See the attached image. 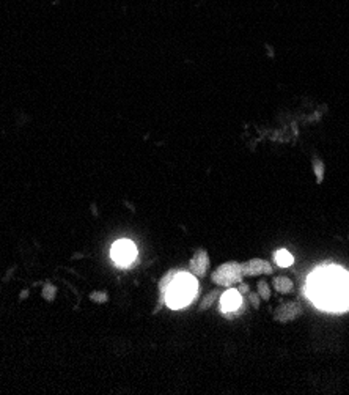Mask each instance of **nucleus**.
<instances>
[{"mask_svg": "<svg viewBox=\"0 0 349 395\" xmlns=\"http://www.w3.org/2000/svg\"><path fill=\"white\" fill-rule=\"evenodd\" d=\"M274 258H275V262L279 263L280 266H283V268L293 265V255H291L288 250H279V252H275L274 253Z\"/></svg>", "mask_w": 349, "mask_h": 395, "instance_id": "obj_10", "label": "nucleus"}, {"mask_svg": "<svg viewBox=\"0 0 349 395\" xmlns=\"http://www.w3.org/2000/svg\"><path fill=\"white\" fill-rule=\"evenodd\" d=\"M242 306V298L238 290H228L220 294V312L222 313H234Z\"/></svg>", "mask_w": 349, "mask_h": 395, "instance_id": "obj_7", "label": "nucleus"}, {"mask_svg": "<svg viewBox=\"0 0 349 395\" xmlns=\"http://www.w3.org/2000/svg\"><path fill=\"white\" fill-rule=\"evenodd\" d=\"M274 287L277 291L280 293H289L293 290V282H291L288 277H277L274 279Z\"/></svg>", "mask_w": 349, "mask_h": 395, "instance_id": "obj_9", "label": "nucleus"}, {"mask_svg": "<svg viewBox=\"0 0 349 395\" xmlns=\"http://www.w3.org/2000/svg\"><path fill=\"white\" fill-rule=\"evenodd\" d=\"M135 255H137V250H135L134 244L129 243V241H118L112 249L113 260H115V262L118 265H121V266H126V265L132 263Z\"/></svg>", "mask_w": 349, "mask_h": 395, "instance_id": "obj_4", "label": "nucleus"}, {"mask_svg": "<svg viewBox=\"0 0 349 395\" xmlns=\"http://www.w3.org/2000/svg\"><path fill=\"white\" fill-rule=\"evenodd\" d=\"M308 296L319 307L329 310L349 309V276L338 268L316 272L308 282Z\"/></svg>", "mask_w": 349, "mask_h": 395, "instance_id": "obj_1", "label": "nucleus"}, {"mask_svg": "<svg viewBox=\"0 0 349 395\" xmlns=\"http://www.w3.org/2000/svg\"><path fill=\"white\" fill-rule=\"evenodd\" d=\"M242 274L244 276H265V274L272 272V266L269 262L261 258H253L250 262L242 263Z\"/></svg>", "mask_w": 349, "mask_h": 395, "instance_id": "obj_6", "label": "nucleus"}, {"mask_svg": "<svg viewBox=\"0 0 349 395\" xmlns=\"http://www.w3.org/2000/svg\"><path fill=\"white\" fill-rule=\"evenodd\" d=\"M242 277V266L236 262L224 263L212 272V282L220 287H231L234 284H241Z\"/></svg>", "mask_w": 349, "mask_h": 395, "instance_id": "obj_3", "label": "nucleus"}, {"mask_svg": "<svg viewBox=\"0 0 349 395\" xmlns=\"http://www.w3.org/2000/svg\"><path fill=\"white\" fill-rule=\"evenodd\" d=\"M315 172H316V176H318V181L323 180V164L321 162H315Z\"/></svg>", "mask_w": 349, "mask_h": 395, "instance_id": "obj_13", "label": "nucleus"}, {"mask_svg": "<svg viewBox=\"0 0 349 395\" xmlns=\"http://www.w3.org/2000/svg\"><path fill=\"white\" fill-rule=\"evenodd\" d=\"M208 266H209L208 253H206V250L202 249V250H197L195 255L192 257L190 263H189V270H190L192 274H194V276L202 277V276H205V272H206V270H208Z\"/></svg>", "mask_w": 349, "mask_h": 395, "instance_id": "obj_8", "label": "nucleus"}, {"mask_svg": "<svg viewBox=\"0 0 349 395\" xmlns=\"http://www.w3.org/2000/svg\"><path fill=\"white\" fill-rule=\"evenodd\" d=\"M239 293H247L248 291V288H247V285H244V284H241L239 285V290H238Z\"/></svg>", "mask_w": 349, "mask_h": 395, "instance_id": "obj_15", "label": "nucleus"}, {"mask_svg": "<svg viewBox=\"0 0 349 395\" xmlns=\"http://www.w3.org/2000/svg\"><path fill=\"white\" fill-rule=\"evenodd\" d=\"M195 291H197V280L190 274L178 272L167 288L165 302L172 309H181L184 306H189Z\"/></svg>", "mask_w": 349, "mask_h": 395, "instance_id": "obj_2", "label": "nucleus"}, {"mask_svg": "<svg viewBox=\"0 0 349 395\" xmlns=\"http://www.w3.org/2000/svg\"><path fill=\"white\" fill-rule=\"evenodd\" d=\"M250 301H252V304H253V307H258L260 306V298L256 294H250Z\"/></svg>", "mask_w": 349, "mask_h": 395, "instance_id": "obj_14", "label": "nucleus"}, {"mask_svg": "<svg viewBox=\"0 0 349 395\" xmlns=\"http://www.w3.org/2000/svg\"><path fill=\"white\" fill-rule=\"evenodd\" d=\"M258 294H260V298H263V299H269L270 298V291H269V287H267L266 282H263V280L258 282Z\"/></svg>", "mask_w": 349, "mask_h": 395, "instance_id": "obj_12", "label": "nucleus"}, {"mask_svg": "<svg viewBox=\"0 0 349 395\" xmlns=\"http://www.w3.org/2000/svg\"><path fill=\"white\" fill-rule=\"evenodd\" d=\"M302 313V307L297 302H283L274 312V318L280 323H288L291 320H296Z\"/></svg>", "mask_w": 349, "mask_h": 395, "instance_id": "obj_5", "label": "nucleus"}, {"mask_svg": "<svg viewBox=\"0 0 349 395\" xmlns=\"http://www.w3.org/2000/svg\"><path fill=\"white\" fill-rule=\"evenodd\" d=\"M220 296V290H214V291H211L208 296H206V298L202 301V306H200V309L202 310H205V309H208V307H211L212 306V302H214L217 298Z\"/></svg>", "mask_w": 349, "mask_h": 395, "instance_id": "obj_11", "label": "nucleus"}]
</instances>
